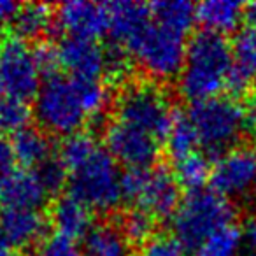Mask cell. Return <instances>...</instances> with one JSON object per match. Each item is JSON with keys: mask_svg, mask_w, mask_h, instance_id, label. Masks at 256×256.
Here are the masks:
<instances>
[{"mask_svg": "<svg viewBox=\"0 0 256 256\" xmlns=\"http://www.w3.org/2000/svg\"><path fill=\"white\" fill-rule=\"evenodd\" d=\"M234 56L224 36L200 30L186 48V60L179 74V92L192 102L214 98L226 86Z\"/></svg>", "mask_w": 256, "mask_h": 256, "instance_id": "obj_1", "label": "cell"}, {"mask_svg": "<svg viewBox=\"0 0 256 256\" xmlns=\"http://www.w3.org/2000/svg\"><path fill=\"white\" fill-rule=\"evenodd\" d=\"M235 209L214 190H198L184 196L172 216L174 237L184 249H196L218 230L232 224Z\"/></svg>", "mask_w": 256, "mask_h": 256, "instance_id": "obj_2", "label": "cell"}, {"mask_svg": "<svg viewBox=\"0 0 256 256\" xmlns=\"http://www.w3.org/2000/svg\"><path fill=\"white\" fill-rule=\"evenodd\" d=\"M36 118L40 126L58 136H72L88 121L81 82L74 78L53 76L36 96Z\"/></svg>", "mask_w": 256, "mask_h": 256, "instance_id": "obj_3", "label": "cell"}, {"mask_svg": "<svg viewBox=\"0 0 256 256\" xmlns=\"http://www.w3.org/2000/svg\"><path fill=\"white\" fill-rule=\"evenodd\" d=\"M188 118L192 120L198 140L207 153L221 158L244 130V110L235 100L224 96L193 102Z\"/></svg>", "mask_w": 256, "mask_h": 256, "instance_id": "obj_4", "label": "cell"}, {"mask_svg": "<svg viewBox=\"0 0 256 256\" xmlns=\"http://www.w3.org/2000/svg\"><path fill=\"white\" fill-rule=\"evenodd\" d=\"M118 121L154 137L167 139L176 114L164 90L154 84H130L116 104Z\"/></svg>", "mask_w": 256, "mask_h": 256, "instance_id": "obj_5", "label": "cell"}, {"mask_svg": "<svg viewBox=\"0 0 256 256\" xmlns=\"http://www.w3.org/2000/svg\"><path fill=\"white\" fill-rule=\"evenodd\" d=\"M70 195L88 209L109 212L123 200L121 174L107 150H100L70 174Z\"/></svg>", "mask_w": 256, "mask_h": 256, "instance_id": "obj_6", "label": "cell"}, {"mask_svg": "<svg viewBox=\"0 0 256 256\" xmlns=\"http://www.w3.org/2000/svg\"><path fill=\"white\" fill-rule=\"evenodd\" d=\"M184 34L151 23L142 36L130 46V53L136 54L139 65L154 79L167 81L181 74L186 60Z\"/></svg>", "mask_w": 256, "mask_h": 256, "instance_id": "obj_7", "label": "cell"}, {"mask_svg": "<svg viewBox=\"0 0 256 256\" xmlns=\"http://www.w3.org/2000/svg\"><path fill=\"white\" fill-rule=\"evenodd\" d=\"M0 65L8 96L23 102L36 98L42 86L40 72L37 68L34 51L26 46L25 40L11 37L0 44Z\"/></svg>", "mask_w": 256, "mask_h": 256, "instance_id": "obj_8", "label": "cell"}, {"mask_svg": "<svg viewBox=\"0 0 256 256\" xmlns=\"http://www.w3.org/2000/svg\"><path fill=\"white\" fill-rule=\"evenodd\" d=\"M212 190L220 195L242 196L256 186V150L251 146L234 148L221 158L210 174Z\"/></svg>", "mask_w": 256, "mask_h": 256, "instance_id": "obj_9", "label": "cell"}, {"mask_svg": "<svg viewBox=\"0 0 256 256\" xmlns=\"http://www.w3.org/2000/svg\"><path fill=\"white\" fill-rule=\"evenodd\" d=\"M106 146L110 156L128 168L151 167L160 153V140L120 121L107 126Z\"/></svg>", "mask_w": 256, "mask_h": 256, "instance_id": "obj_10", "label": "cell"}, {"mask_svg": "<svg viewBox=\"0 0 256 256\" xmlns=\"http://www.w3.org/2000/svg\"><path fill=\"white\" fill-rule=\"evenodd\" d=\"M58 26L74 39L95 40L109 34V11L107 4L96 2H65L56 11Z\"/></svg>", "mask_w": 256, "mask_h": 256, "instance_id": "obj_11", "label": "cell"}, {"mask_svg": "<svg viewBox=\"0 0 256 256\" xmlns=\"http://www.w3.org/2000/svg\"><path fill=\"white\" fill-rule=\"evenodd\" d=\"M137 204L154 218H170L179 207V182L176 176L165 167L146 170L142 192Z\"/></svg>", "mask_w": 256, "mask_h": 256, "instance_id": "obj_12", "label": "cell"}, {"mask_svg": "<svg viewBox=\"0 0 256 256\" xmlns=\"http://www.w3.org/2000/svg\"><path fill=\"white\" fill-rule=\"evenodd\" d=\"M58 53L62 67L79 81H98L106 70V51L95 40L67 37L58 46Z\"/></svg>", "mask_w": 256, "mask_h": 256, "instance_id": "obj_13", "label": "cell"}, {"mask_svg": "<svg viewBox=\"0 0 256 256\" xmlns=\"http://www.w3.org/2000/svg\"><path fill=\"white\" fill-rule=\"evenodd\" d=\"M48 198L37 172L14 168L0 176V204L8 209H39Z\"/></svg>", "mask_w": 256, "mask_h": 256, "instance_id": "obj_14", "label": "cell"}, {"mask_svg": "<svg viewBox=\"0 0 256 256\" xmlns=\"http://www.w3.org/2000/svg\"><path fill=\"white\" fill-rule=\"evenodd\" d=\"M107 11L109 36L126 51L151 25V8L142 2H112L107 4Z\"/></svg>", "mask_w": 256, "mask_h": 256, "instance_id": "obj_15", "label": "cell"}, {"mask_svg": "<svg viewBox=\"0 0 256 256\" xmlns=\"http://www.w3.org/2000/svg\"><path fill=\"white\" fill-rule=\"evenodd\" d=\"M232 64L230 74L224 88L230 90L234 95H244L249 92L252 79L256 78V32L254 30H242L237 34L232 46Z\"/></svg>", "mask_w": 256, "mask_h": 256, "instance_id": "obj_16", "label": "cell"}, {"mask_svg": "<svg viewBox=\"0 0 256 256\" xmlns=\"http://www.w3.org/2000/svg\"><path fill=\"white\" fill-rule=\"evenodd\" d=\"M0 228L12 248H28L42 238L46 218L37 209H8L0 212Z\"/></svg>", "mask_w": 256, "mask_h": 256, "instance_id": "obj_17", "label": "cell"}, {"mask_svg": "<svg viewBox=\"0 0 256 256\" xmlns=\"http://www.w3.org/2000/svg\"><path fill=\"white\" fill-rule=\"evenodd\" d=\"M51 221L58 234L70 238L86 237L92 230V209L72 195L60 196L51 209Z\"/></svg>", "mask_w": 256, "mask_h": 256, "instance_id": "obj_18", "label": "cell"}, {"mask_svg": "<svg viewBox=\"0 0 256 256\" xmlns=\"http://www.w3.org/2000/svg\"><path fill=\"white\" fill-rule=\"evenodd\" d=\"M244 18V8L235 0H207L196 6V20L204 30L216 34L234 32Z\"/></svg>", "mask_w": 256, "mask_h": 256, "instance_id": "obj_19", "label": "cell"}, {"mask_svg": "<svg viewBox=\"0 0 256 256\" xmlns=\"http://www.w3.org/2000/svg\"><path fill=\"white\" fill-rule=\"evenodd\" d=\"M11 144L16 162H20L23 167H40L48 160H51V140L39 128H23L12 136Z\"/></svg>", "mask_w": 256, "mask_h": 256, "instance_id": "obj_20", "label": "cell"}, {"mask_svg": "<svg viewBox=\"0 0 256 256\" xmlns=\"http://www.w3.org/2000/svg\"><path fill=\"white\" fill-rule=\"evenodd\" d=\"M88 256H130V242L114 224H95L84 237Z\"/></svg>", "mask_w": 256, "mask_h": 256, "instance_id": "obj_21", "label": "cell"}, {"mask_svg": "<svg viewBox=\"0 0 256 256\" xmlns=\"http://www.w3.org/2000/svg\"><path fill=\"white\" fill-rule=\"evenodd\" d=\"M151 14L154 16L156 23L168 28L176 30L179 34H188L196 20V6L192 2L178 0V2H154L150 6Z\"/></svg>", "mask_w": 256, "mask_h": 256, "instance_id": "obj_22", "label": "cell"}, {"mask_svg": "<svg viewBox=\"0 0 256 256\" xmlns=\"http://www.w3.org/2000/svg\"><path fill=\"white\" fill-rule=\"evenodd\" d=\"M51 9L46 4H25L20 8L16 18L12 20L18 39H36L44 34L51 25Z\"/></svg>", "mask_w": 256, "mask_h": 256, "instance_id": "obj_23", "label": "cell"}, {"mask_svg": "<svg viewBox=\"0 0 256 256\" xmlns=\"http://www.w3.org/2000/svg\"><path fill=\"white\" fill-rule=\"evenodd\" d=\"M198 142V134H196L192 120L176 114L170 132L167 136V151L172 160H176V164H178V162L192 156Z\"/></svg>", "mask_w": 256, "mask_h": 256, "instance_id": "obj_24", "label": "cell"}, {"mask_svg": "<svg viewBox=\"0 0 256 256\" xmlns=\"http://www.w3.org/2000/svg\"><path fill=\"white\" fill-rule=\"evenodd\" d=\"M96 151H98V146L90 134H72V136L65 137L64 142H62L60 162L67 168V172L72 174L79 167H82Z\"/></svg>", "mask_w": 256, "mask_h": 256, "instance_id": "obj_25", "label": "cell"}, {"mask_svg": "<svg viewBox=\"0 0 256 256\" xmlns=\"http://www.w3.org/2000/svg\"><path fill=\"white\" fill-rule=\"evenodd\" d=\"M244 235L235 224L218 230L195 249L193 256H238Z\"/></svg>", "mask_w": 256, "mask_h": 256, "instance_id": "obj_26", "label": "cell"}, {"mask_svg": "<svg viewBox=\"0 0 256 256\" xmlns=\"http://www.w3.org/2000/svg\"><path fill=\"white\" fill-rule=\"evenodd\" d=\"M210 165L206 154L193 153L192 156L184 158V160L178 162V168H176V179L181 186L192 192H198L204 190V184L207 179L210 178Z\"/></svg>", "mask_w": 256, "mask_h": 256, "instance_id": "obj_27", "label": "cell"}, {"mask_svg": "<svg viewBox=\"0 0 256 256\" xmlns=\"http://www.w3.org/2000/svg\"><path fill=\"white\" fill-rule=\"evenodd\" d=\"M120 230L126 237L130 244H146L151 237H154V216H151L144 209L126 210L121 218Z\"/></svg>", "mask_w": 256, "mask_h": 256, "instance_id": "obj_28", "label": "cell"}, {"mask_svg": "<svg viewBox=\"0 0 256 256\" xmlns=\"http://www.w3.org/2000/svg\"><path fill=\"white\" fill-rule=\"evenodd\" d=\"M30 120V109L26 102L12 96L0 98V136L2 134H18L26 128Z\"/></svg>", "mask_w": 256, "mask_h": 256, "instance_id": "obj_29", "label": "cell"}, {"mask_svg": "<svg viewBox=\"0 0 256 256\" xmlns=\"http://www.w3.org/2000/svg\"><path fill=\"white\" fill-rule=\"evenodd\" d=\"M37 256H81V251L76 238L54 232L42 238L37 249Z\"/></svg>", "mask_w": 256, "mask_h": 256, "instance_id": "obj_30", "label": "cell"}, {"mask_svg": "<svg viewBox=\"0 0 256 256\" xmlns=\"http://www.w3.org/2000/svg\"><path fill=\"white\" fill-rule=\"evenodd\" d=\"M139 256H186V249L174 235H154L142 246Z\"/></svg>", "mask_w": 256, "mask_h": 256, "instance_id": "obj_31", "label": "cell"}, {"mask_svg": "<svg viewBox=\"0 0 256 256\" xmlns=\"http://www.w3.org/2000/svg\"><path fill=\"white\" fill-rule=\"evenodd\" d=\"M36 172L39 176L42 186L46 188L48 195L58 193L64 188L65 181H67V168L62 165L60 160H48Z\"/></svg>", "mask_w": 256, "mask_h": 256, "instance_id": "obj_32", "label": "cell"}, {"mask_svg": "<svg viewBox=\"0 0 256 256\" xmlns=\"http://www.w3.org/2000/svg\"><path fill=\"white\" fill-rule=\"evenodd\" d=\"M130 56L128 51L121 46H114L109 51H106V74L110 81L118 82L123 81L128 74H130Z\"/></svg>", "mask_w": 256, "mask_h": 256, "instance_id": "obj_33", "label": "cell"}, {"mask_svg": "<svg viewBox=\"0 0 256 256\" xmlns=\"http://www.w3.org/2000/svg\"><path fill=\"white\" fill-rule=\"evenodd\" d=\"M34 58H36V64H37V68H39L40 76H44L46 79L56 76V70L62 67L58 48L50 42H40L39 46L34 50Z\"/></svg>", "mask_w": 256, "mask_h": 256, "instance_id": "obj_34", "label": "cell"}, {"mask_svg": "<svg viewBox=\"0 0 256 256\" xmlns=\"http://www.w3.org/2000/svg\"><path fill=\"white\" fill-rule=\"evenodd\" d=\"M14 162L16 156L12 144L0 136V176H6L11 170H14Z\"/></svg>", "mask_w": 256, "mask_h": 256, "instance_id": "obj_35", "label": "cell"}, {"mask_svg": "<svg viewBox=\"0 0 256 256\" xmlns=\"http://www.w3.org/2000/svg\"><path fill=\"white\" fill-rule=\"evenodd\" d=\"M242 110H244V130L256 136V96H251Z\"/></svg>", "mask_w": 256, "mask_h": 256, "instance_id": "obj_36", "label": "cell"}, {"mask_svg": "<svg viewBox=\"0 0 256 256\" xmlns=\"http://www.w3.org/2000/svg\"><path fill=\"white\" fill-rule=\"evenodd\" d=\"M20 8L22 6L16 4V2H11V0H0V25L12 23V20L18 14Z\"/></svg>", "mask_w": 256, "mask_h": 256, "instance_id": "obj_37", "label": "cell"}, {"mask_svg": "<svg viewBox=\"0 0 256 256\" xmlns=\"http://www.w3.org/2000/svg\"><path fill=\"white\" fill-rule=\"evenodd\" d=\"M242 235H244V242H246V246H248V249L256 256V218L248 221Z\"/></svg>", "mask_w": 256, "mask_h": 256, "instance_id": "obj_38", "label": "cell"}, {"mask_svg": "<svg viewBox=\"0 0 256 256\" xmlns=\"http://www.w3.org/2000/svg\"><path fill=\"white\" fill-rule=\"evenodd\" d=\"M249 30H254L256 32V0L254 2H249L248 6H244V18Z\"/></svg>", "mask_w": 256, "mask_h": 256, "instance_id": "obj_39", "label": "cell"}, {"mask_svg": "<svg viewBox=\"0 0 256 256\" xmlns=\"http://www.w3.org/2000/svg\"><path fill=\"white\" fill-rule=\"evenodd\" d=\"M0 256H14L11 242L8 240V237L4 235L2 228H0Z\"/></svg>", "mask_w": 256, "mask_h": 256, "instance_id": "obj_40", "label": "cell"}, {"mask_svg": "<svg viewBox=\"0 0 256 256\" xmlns=\"http://www.w3.org/2000/svg\"><path fill=\"white\" fill-rule=\"evenodd\" d=\"M6 92V86H4V76H2V65H0V95Z\"/></svg>", "mask_w": 256, "mask_h": 256, "instance_id": "obj_41", "label": "cell"}]
</instances>
